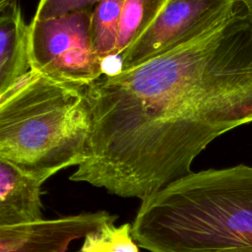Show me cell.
I'll use <instances>...</instances> for the list:
<instances>
[{"label":"cell","instance_id":"obj_1","mask_svg":"<svg viewBox=\"0 0 252 252\" xmlns=\"http://www.w3.org/2000/svg\"><path fill=\"white\" fill-rule=\"evenodd\" d=\"M150 252H252V166L191 172L142 200L132 224Z\"/></svg>","mask_w":252,"mask_h":252},{"label":"cell","instance_id":"obj_2","mask_svg":"<svg viewBox=\"0 0 252 252\" xmlns=\"http://www.w3.org/2000/svg\"><path fill=\"white\" fill-rule=\"evenodd\" d=\"M91 130L82 87L31 70L0 94V158L42 182L83 163Z\"/></svg>","mask_w":252,"mask_h":252},{"label":"cell","instance_id":"obj_3","mask_svg":"<svg viewBox=\"0 0 252 252\" xmlns=\"http://www.w3.org/2000/svg\"><path fill=\"white\" fill-rule=\"evenodd\" d=\"M93 11L36 20L29 25L32 70L53 81L86 87L104 74V61L94 49Z\"/></svg>","mask_w":252,"mask_h":252},{"label":"cell","instance_id":"obj_4","mask_svg":"<svg viewBox=\"0 0 252 252\" xmlns=\"http://www.w3.org/2000/svg\"><path fill=\"white\" fill-rule=\"evenodd\" d=\"M240 0H167L147 31L121 55L119 71L134 69L186 45L223 23Z\"/></svg>","mask_w":252,"mask_h":252},{"label":"cell","instance_id":"obj_5","mask_svg":"<svg viewBox=\"0 0 252 252\" xmlns=\"http://www.w3.org/2000/svg\"><path fill=\"white\" fill-rule=\"evenodd\" d=\"M116 219V215L97 211L0 226V252H67L72 242Z\"/></svg>","mask_w":252,"mask_h":252},{"label":"cell","instance_id":"obj_6","mask_svg":"<svg viewBox=\"0 0 252 252\" xmlns=\"http://www.w3.org/2000/svg\"><path fill=\"white\" fill-rule=\"evenodd\" d=\"M42 184L0 158V226L42 220Z\"/></svg>","mask_w":252,"mask_h":252},{"label":"cell","instance_id":"obj_7","mask_svg":"<svg viewBox=\"0 0 252 252\" xmlns=\"http://www.w3.org/2000/svg\"><path fill=\"white\" fill-rule=\"evenodd\" d=\"M29 32L17 1L0 9V94L32 70Z\"/></svg>","mask_w":252,"mask_h":252},{"label":"cell","instance_id":"obj_8","mask_svg":"<svg viewBox=\"0 0 252 252\" xmlns=\"http://www.w3.org/2000/svg\"><path fill=\"white\" fill-rule=\"evenodd\" d=\"M167 0H125L114 56L121 55L152 25Z\"/></svg>","mask_w":252,"mask_h":252},{"label":"cell","instance_id":"obj_9","mask_svg":"<svg viewBox=\"0 0 252 252\" xmlns=\"http://www.w3.org/2000/svg\"><path fill=\"white\" fill-rule=\"evenodd\" d=\"M125 0H99L93 10V40L96 53L105 61L114 57L118 26Z\"/></svg>","mask_w":252,"mask_h":252},{"label":"cell","instance_id":"obj_10","mask_svg":"<svg viewBox=\"0 0 252 252\" xmlns=\"http://www.w3.org/2000/svg\"><path fill=\"white\" fill-rule=\"evenodd\" d=\"M114 222L109 221L89 233L83 239L79 252H139L132 236V225L127 222L116 226Z\"/></svg>","mask_w":252,"mask_h":252},{"label":"cell","instance_id":"obj_11","mask_svg":"<svg viewBox=\"0 0 252 252\" xmlns=\"http://www.w3.org/2000/svg\"><path fill=\"white\" fill-rule=\"evenodd\" d=\"M99 0H39L33 19L45 20L67 14L93 11Z\"/></svg>","mask_w":252,"mask_h":252},{"label":"cell","instance_id":"obj_12","mask_svg":"<svg viewBox=\"0 0 252 252\" xmlns=\"http://www.w3.org/2000/svg\"><path fill=\"white\" fill-rule=\"evenodd\" d=\"M252 18V0H240Z\"/></svg>","mask_w":252,"mask_h":252},{"label":"cell","instance_id":"obj_13","mask_svg":"<svg viewBox=\"0 0 252 252\" xmlns=\"http://www.w3.org/2000/svg\"><path fill=\"white\" fill-rule=\"evenodd\" d=\"M15 1H17V0H0V9L5 8L6 6L10 5L11 3L15 2Z\"/></svg>","mask_w":252,"mask_h":252}]
</instances>
